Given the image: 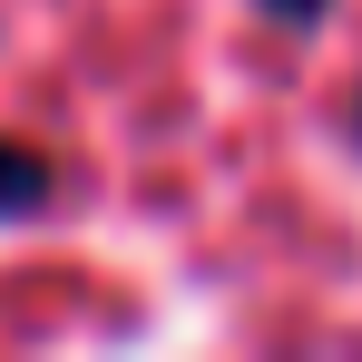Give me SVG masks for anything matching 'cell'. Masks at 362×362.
<instances>
[{
  "mask_svg": "<svg viewBox=\"0 0 362 362\" xmlns=\"http://www.w3.org/2000/svg\"><path fill=\"white\" fill-rule=\"evenodd\" d=\"M30 206H49V157L0 147V216H30Z\"/></svg>",
  "mask_w": 362,
  "mask_h": 362,
  "instance_id": "cell-1",
  "label": "cell"
},
{
  "mask_svg": "<svg viewBox=\"0 0 362 362\" xmlns=\"http://www.w3.org/2000/svg\"><path fill=\"white\" fill-rule=\"evenodd\" d=\"M264 10H274V20H323L333 0H264Z\"/></svg>",
  "mask_w": 362,
  "mask_h": 362,
  "instance_id": "cell-2",
  "label": "cell"
},
{
  "mask_svg": "<svg viewBox=\"0 0 362 362\" xmlns=\"http://www.w3.org/2000/svg\"><path fill=\"white\" fill-rule=\"evenodd\" d=\"M353 137H362V98H353Z\"/></svg>",
  "mask_w": 362,
  "mask_h": 362,
  "instance_id": "cell-3",
  "label": "cell"
}]
</instances>
